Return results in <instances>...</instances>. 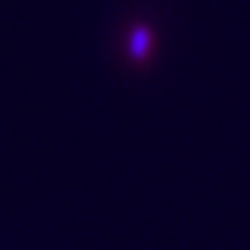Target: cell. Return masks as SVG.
Wrapping results in <instances>:
<instances>
[{
  "label": "cell",
  "instance_id": "obj_1",
  "mask_svg": "<svg viewBox=\"0 0 250 250\" xmlns=\"http://www.w3.org/2000/svg\"><path fill=\"white\" fill-rule=\"evenodd\" d=\"M152 47H154V34L150 32V28L144 24L132 26L128 40H126L128 57L132 61H146L152 53Z\"/></svg>",
  "mask_w": 250,
  "mask_h": 250
}]
</instances>
